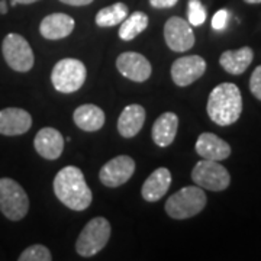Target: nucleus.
I'll return each instance as SVG.
<instances>
[{
    "instance_id": "26",
    "label": "nucleus",
    "mask_w": 261,
    "mask_h": 261,
    "mask_svg": "<svg viewBox=\"0 0 261 261\" xmlns=\"http://www.w3.org/2000/svg\"><path fill=\"white\" fill-rule=\"evenodd\" d=\"M250 90L252 96L261 102V65H258L252 71L251 79H250Z\"/></svg>"
},
{
    "instance_id": "9",
    "label": "nucleus",
    "mask_w": 261,
    "mask_h": 261,
    "mask_svg": "<svg viewBox=\"0 0 261 261\" xmlns=\"http://www.w3.org/2000/svg\"><path fill=\"white\" fill-rule=\"evenodd\" d=\"M164 39L174 53H186L195 45L192 25L180 16H171L164 25Z\"/></svg>"
},
{
    "instance_id": "3",
    "label": "nucleus",
    "mask_w": 261,
    "mask_h": 261,
    "mask_svg": "<svg viewBox=\"0 0 261 261\" xmlns=\"http://www.w3.org/2000/svg\"><path fill=\"white\" fill-rule=\"evenodd\" d=\"M207 197L199 186H187L171 195L166 202V212L173 219H187L200 214L205 209Z\"/></svg>"
},
{
    "instance_id": "11",
    "label": "nucleus",
    "mask_w": 261,
    "mask_h": 261,
    "mask_svg": "<svg viewBox=\"0 0 261 261\" xmlns=\"http://www.w3.org/2000/svg\"><path fill=\"white\" fill-rule=\"evenodd\" d=\"M206 71V61L199 56H186L177 58L171 65V79L174 84L186 87L199 80Z\"/></svg>"
},
{
    "instance_id": "28",
    "label": "nucleus",
    "mask_w": 261,
    "mask_h": 261,
    "mask_svg": "<svg viewBox=\"0 0 261 261\" xmlns=\"http://www.w3.org/2000/svg\"><path fill=\"white\" fill-rule=\"evenodd\" d=\"M178 0H149V5L154 9H170L177 5Z\"/></svg>"
},
{
    "instance_id": "8",
    "label": "nucleus",
    "mask_w": 261,
    "mask_h": 261,
    "mask_svg": "<svg viewBox=\"0 0 261 261\" xmlns=\"http://www.w3.org/2000/svg\"><path fill=\"white\" fill-rule=\"evenodd\" d=\"M192 180L196 186L211 190V192H222L228 189L231 183L229 171L219 164V161L212 160H200L192 170Z\"/></svg>"
},
{
    "instance_id": "24",
    "label": "nucleus",
    "mask_w": 261,
    "mask_h": 261,
    "mask_svg": "<svg viewBox=\"0 0 261 261\" xmlns=\"http://www.w3.org/2000/svg\"><path fill=\"white\" fill-rule=\"evenodd\" d=\"M19 261H51L53 255L45 245L41 244H34L23 250L22 254L19 255Z\"/></svg>"
},
{
    "instance_id": "17",
    "label": "nucleus",
    "mask_w": 261,
    "mask_h": 261,
    "mask_svg": "<svg viewBox=\"0 0 261 261\" xmlns=\"http://www.w3.org/2000/svg\"><path fill=\"white\" fill-rule=\"evenodd\" d=\"M171 185V173L166 167L154 170L141 187V196L147 202H159L164 197Z\"/></svg>"
},
{
    "instance_id": "20",
    "label": "nucleus",
    "mask_w": 261,
    "mask_h": 261,
    "mask_svg": "<svg viewBox=\"0 0 261 261\" xmlns=\"http://www.w3.org/2000/svg\"><path fill=\"white\" fill-rule=\"evenodd\" d=\"M105 112L99 106L86 103L79 106L73 113V121L77 125V128L86 132H96L102 129L105 125Z\"/></svg>"
},
{
    "instance_id": "21",
    "label": "nucleus",
    "mask_w": 261,
    "mask_h": 261,
    "mask_svg": "<svg viewBox=\"0 0 261 261\" xmlns=\"http://www.w3.org/2000/svg\"><path fill=\"white\" fill-rule=\"evenodd\" d=\"M254 58V53L250 47H243L240 49H228L219 57V64L226 73L232 75L243 74L250 67Z\"/></svg>"
},
{
    "instance_id": "18",
    "label": "nucleus",
    "mask_w": 261,
    "mask_h": 261,
    "mask_svg": "<svg viewBox=\"0 0 261 261\" xmlns=\"http://www.w3.org/2000/svg\"><path fill=\"white\" fill-rule=\"evenodd\" d=\"M145 109L137 105V103H132L128 105L122 113L119 115V119H118V132L119 135L123 138H134L140 134V130L142 129L144 123H145Z\"/></svg>"
},
{
    "instance_id": "5",
    "label": "nucleus",
    "mask_w": 261,
    "mask_h": 261,
    "mask_svg": "<svg viewBox=\"0 0 261 261\" xmlns=\"http://www.w3.org/2000/svg\"><path fill=\"white\" fill-rule=\"evenodd\" d=\"M87 70L86 65L77 58L60 60L51 73V82L57 92L60 93H74L82 89L86 82Z\"/></svg>"
},
{
    "instance_id": "27",
    "label": "nucleus",
    "mask_w": 261,
    "mask_h": 261,
    "mask_svg": "<svg viewBox=\"0 0 261 261\" xmlns=\"http://www.w3.org/2000/svg\"><path fill=\"white\" fill-rule=\"evenodd\" d=\"M228 18H229L228 10H218L214 15V18H212V28L215 31H224L226 28V23H228Z\"/></svg>"
},
{
    "instance_id": "25",
    "label": "nucleus",
    "mask_w": 261,
    "mask_h": 261,
    "mask_svg": "<svg viewBox=\"0 0 261 261\" xmlns=\"http://www.w3.org/2000/svg\"><path fill=\"white\" fill-rule=\"evenodd\" d=\"M187 18L189 23L192 27H200L202 23H205L206 20V9L202 5L200 0H189L187 5Z\"/></svg>"
},
{
    "instance_id": "1",
    "label": "nucleus",
    "mask_w": 261,
    "mask_h": 261,
    "mask_svg": "<svg viewBox=\"0 0 261 261\" xmlns=\"http://www.w3.org/2000/svg\"><path fill=\"white\" fill-rule=\"evenodd\" d=\"M54 193L63 205L77 212L87 209L93 200V193L84 180L83 171L74 166H67L57 173Z\"/></svg>"
},
{
    "instance_id": "30",
    "label": "nucleus",
    "mask_w": 261,
    "mask_h": 261,
    "mask_svg": "<svg viewBox=\"0 0 261 261\" xmlns=\"http://www.w3.org/2000/svg\"><path fill=\"white\" fill-rule=\"evenodd\" d=\"M0 13H2V15L8 13V5H6L5 0H0Z\"/></svg>"
},
{
    "instance_id": "32",
    "label": "nucleus",
    "mask_w": 261,
    "mask_h": 261,
    "mask_svg": "<svg viewBox=\"0 0 261 261\" xmlns=\"http://www.w3.org/2000/svg\"><path fill=\"white\" fill-rule=\"evenodd\" d=\"M245 3H248V5H258L261 3V0H244Z\"/></svg>"
},
{
    "instance_id": "2",
    "label": "nucleus",
    "mask_w": 261,
    "mask_h": 261,
    "mask_svg": "<svg viewBox=\"0 0 261 261\" xmlns=\"http://www.w3.org/2000/svg\"><path fill=\"white\" fill-rule=\"evenodd\" d=\"M207 115L219 126L232 125L243 113V96L238 86L221 83L215 87L207 99Z\"/></svg>"
},
{
    "instance_id": "29",
    "label": "nucleus",
    "mask_w": 261,
    "mask_h": 261,
    "mask_svg": "<svg viewBox=\"0 0 261 261\" xmlns=\"http://www.w3.org/2000/svg\"><path fill=\"white\" fill-rule=\"evenodd\" d=\"M60 2L64 5H68V6H87L93 0H60Z\"/></svg>"
},
{
    "instance_id": "16",
    "label": "nucleus",
    "mask_w": 261,
    "mask_h": 261,
    "mask_svg": "<svg viewBox=\"0 0 261 261\" xmlns=\"http://www.w3.org/2000/svg\"><path fill=\"white\" fill-rule=\"evenodd\" d=\"M75 20L67 13H51L41 20L39 32L45 39L57 41L67 38L74 31Z\"/></svg>"
},
{
    "instance_id": "19",
    "label": "nucleus",
    "mask_w": 261,
    "mask_h": 261,
    "mask_svg": "<svg viewBox=\"0 0 261 261\" xmlns=\"http://www.w3.org/2000/svg\"><path fill=\"white\" fill-rule=\"evenodd\" d=\"M177 129V115L173 112H166L160 115L157 121L154 122L151 135H152V140L155 142V145H159L161 148H166L168 145H171L173 141L176 140Z\"/></svg>"
},
{
    "instance_id": "23",
    "label": "nucleus",
    "mask_w": 261,
    "mask_h": 261,
    "mask_svg": "<svg viewBox=\"0 0 261 261\" xmlns=\"http://www.w3.org/2000/svg\"><path fill=\"white\" fill-rule=\"evenodd\" d=\"M129 15V9L125 3H113L112 6H108V8H103L97 13H96V18L94 22L97 27L100 28H109V27H115V25H119L123 19Z\"/></svg>"
},
{
    "instance_id": "14",
    "label": "nucleus",
    "mask_w": 261,
    "mask_h": 261,
    "mask_svg": "<svg viewBox=\"0 0 261 261\" xmlns=\"http://www.w3.org/2000/svg\"><path fill=\"white\" fill-rule=\"evenodd\" d=\"M34 147L37 152L45 160H57L64 149V138L61 137V132L56 128L45 126L38 130L34 140Z\"/></svg>"
},
{
    "instance_id": "10",
    "label": "nucleus",
    "mask_w": 261,
    "mask_h": 261,
    "mask_svg": "<svg viewBox=\"0 0 261 261\" xmlns=\"http://www.w3.org/2000/svg\"><path fill=\"white\" fill-rule=\"evenodd\" d=\"M135 171V161L129 155H118L109 160L99 171L103 186L119 187L125 185Z\"/></svg>"
},
{
    "instance_id": "4",
    "label": "nucleus",
    "mask_w": 261,
    "mask_h": 261,
    "mask_svg": "<svg viewBox=\"0 0 261 261\" xmlns=\"http://www.w3.org/2000/svg\"><path fill=\"white\" fill-rule=\"evenodd\" d=\"M29 211V197L13 178H0V212L9 221H22Z\"/></svg>"
},
{
    "instance_id": "12",
    "label": "nucleus",
    "mask_w": 261,
    "mask_h": 261,
    "mask_svg": "<svg viewBox=\"0 0 261 261\" xmlns=\"http://www.w3.org/2000/svg\"><path fill=\"white\" fill-rule=\"evenodd\" d=\"M116 68L123 77L129 79L130 82H135V83L147 82L152 73V67L148 60L142 54L132 53V51L122 53L121 56L116 58Z\"/></svg>"
},
{
    "instance_id": "13",
    "label": "nucleus",
    "mask_w": 261,
    "mask_h": 261,
    "mask_svg": "<svg viewBox=\"0 0 261 261\" xmlns=\"http://www.w3.org/2000/svg\"><path fill=\"white\" fill-rule=\"evenodd\" d=\"M32 126V116L20 108H6L0 111V134L18 137L27 134Z\"/></svg>"
},
{
    "instance_id": "22",
    "label": "nucleus",
    "mask_w": 261,
    "mask_h": 261,
    "mask_svg": "<svg viewBox=\"0 0 261 261\" xmlns=\"http://www.w3.org/2000/svg\"><path fill=\"white\" fill-rule=\"evenodd\" d=\"M149 19L144 12H134L121 22L118 35L122 41H132L148 27Z\"/></svg>"
},
{
    "instance_id": "15",
    "label": "nucleus",
    "mask_w": 261,
    "mask_h": 261,
    "mask_svg": "<svg viewBox=\"0 0 261 261\" xmlns=\"http://www.w3.org/2000/svg\"><path fill=\"white\" fill-rule=\"evenodd\" d=\"M195 149L202 159L212 161H224L231 155V145L212 132L200 134L196 141Z\"/></svg>"
},
{
    "instance_id": "6",
    "label": "nucleus",
    "mask_w": 261,
    "mask_h": 261,
    "mask_svg": "<svg viewBox=\"0 0 261 261\" xmlns=\"http://www.w3.org/2000/svg\"><path fill=\"white\" fill-rule=\"evenodd\" d=\"M111 224L102 216L93 218L80 232L75 241V251L82 257H92L106 247L111 238Z\"/></svg>"
},
{
    "instance_id": "31",
    "label": "nucleus",
    "mask_w": 261,
    "mask_h": 261,
    "mask_svg": "<svg viewBox=\"0 0 261 261\" xmlns=\"http://www.w3.org/2000/svg\"><path fill=\"white\" fill-rule=\"evenodd\" d=\"M12 2L18 3V5H31V3H35V2H38V0H12Z\"/></svg>"
},
{
    "instance_id": "7",
    "label": "nucleus",
    "mask_w": 261,
    "mask_h": 261,
    "mask_svg": "<svg viewBox=\"0 0 261 261\" xmlns=\"http://www.w3.org/2000/svg\"><path fill=\"white\" fill-rule=\"evenodd\" d=\"M6 64L18 73H28L35 64V56L29 42L19 34H8L2 42Z\"/></svg>"
}]
</instances>
